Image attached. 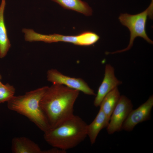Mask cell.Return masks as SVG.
Instances as JSON below:
<instances>
[{
  "mask_svg": "<svg viewBox=\"0 0 153 153\" xmlns=\"http://www.w3.org/2000/svg\"><path fill=\"white\" fill-rule=\"evenodd\" d=\"M79 91L62 85L48 87L40 102V106L54 129L71 117Z\"/></svg>",
  "mask_w": 153,
  "mask_h": 153,
  "instance_id": "6da1fadb",
  "label": "cell"
},
{
  "mask_svg": "<svg viewBox=\"0 0 153 153\" xmlns=\"http://www.w3.org/2000/svg\"><path fill=\"white\" fill-rule=\"evenodd\" d=\"M86 123L74 115L56 127L44 133L45 140L53 147L66 151L83 141L87 136Z\"/></svg>",
  "mask_w": 153,
  "mask_h": 153,
  "instance_id": "7a4b0ae2",
  "label": "cell"
},
{
  "mask_svg": "<svg viewBox=\"0 0 153 153\" xmlns=\"http://www.w3.org/2000/svg\"><path fill=\"white\" fill-rule=\"evenodd\" d=\"M48 87L43 86L24 95L14 96L7 102V104L9 109L27 117L44 133L49 131L50 128L39 104Z\"/></svg>",
  "mask_w": 153,
  "mask_h": 153,
  "instance_id": "3957f363",
  "label": "cell"
},
{
  "mask_svg": "<svg viewBox=\"0 0 153 153\" xmlns=\"http://www.w3.org/2000/svg\"><path fill=\"white\" fill-rule=\"evenodd\" d=\"M153 0L149 7L144 11L135 15L127 13L121 14L118 19L121 24L128 28L130 31V39L128 47L125 49L112 52H106V54L120 53L130 49L132 47L135 39L138 37L143 38L150 44L153 42L146 34V27L148 17L153 19Z\"/></svg>",
  "mask_w": 153,
  "mask_h": 153,
  "instance_id": "277c9868",
  "label": "cell"
},
{
  "mask_svg": "<svg viewBox=\"0 0 153 153\" xmlns=\"http://www.w3.org/2000/svg\"><path fill=\"white\" fill-rule=\"evenodd\" d=\"M22 32L24 33L25 39L29 42L42 41L50 43L64 42L84 46L86 41L85 35L82 32L74 36H65L57 34L45 35L35 32L33 29L24 28Z\"/></svg>",
  "mask_w": 153,
  "mask_h": 153,
  "instance_id": "5b68a950",
  "label": "cell"
},
{
  "mask_svg": "<svg viewBox=\"0 0 153 153\" xmlns=\"http://www.w3.org/2000/svg\"><path fill=\"white\" fill-rule=\"evenodd\" d=\"M131 101L126 96H121L117 105L110 116L107 130L109 134L119 131L122 129V125L133 109Z\"/></svg>",
  "mask_w": 153,
  "mask_h": 153,
  "instance_id": "8992f818",
  "label": "cell"
},
{
  "mask_svg": "<svg viewBox=\"0 0 153 153\" xmlns=\"http://www.w3.org/2000/svg\"><path fill=\"white\" fill-rule=\"evenodd\" d=\"M47 77L48 80L53 84L63 85L87 95H96L94 91L82 78L71 77L53 69L47 71Z\"/></svg>",
  "mask_w": 153,
  "mask_h": 153,
  "instance_id": "52a82bcc",
  "label": "cell"
},
{
  "mask_svg": "<svg viewBox=\"0 0 153 153\" xmlns=\"http://www.w3.org/2000/svg\"><path fill=\"white\" fill-rule=\"evenodd\" d=\"M153 106V96L152 95L137 108L131 110L124 122L122 129L128 131H131L138 124L150 120Z\"/></svg>",
  "mask_w": 153,
  "mask_h": 153,
  "instance_id": "ba28073f",
  "label": "cell"
},
{
  "mask_svg": "<svg viewBox=\"0 0 153 153\" xmlns=\"http://www.w3.org/2000/svg\"><path fill=\"white\" fill-rule=\"evenodd\" d=\"M114 70V68L110 65H106L104 77L94 101V105L95 107L99 106L105 96L122 84V82L115 76Z\"/></svg>",
  "mask_w": 153,
  "mask_h": 153,
  "instance_id": "9c48e42d",
  "label": "cell"
},
{
  "mask_svg": "<svg viewBox=\"0 0 153 153\" xmlns=\"http://www.w3.org/2000/svg\"><path fill=\"white\" fill-rule=\"evenodd\" d=\"M110 120L103 112L100 108L97 115L94 120L89 125H87V135L89 138L91 143L93 144L101 130L107 127Z\"/></svg>",
  "mask_w": 153,
  "mask_h": 153,
  "instance_id": "30bf717a",
  "label": "cell"
},
{
  "mask_svg": "<svg viewBox=\"0 0 153 153\" xmlns=\"http://www.w3.org/2000/svg\"><path fill=\"white\" fill-rule=\"evenodd\" d=\"M11 150L14 153H42L43 151L37 144L24 137L12 139Z\"/></svg>",
  "mask_w": 153,
  "mask_h": 153,
  "instance_id": "8fae6325",
  "label": "cell"
},
{
  "mask_svg": "<svg viewBox=\"0 0 153 153\" xmlns=\"http://www.w3.org/2000/svg\"><path fill=\"white\" fill-rule=\"evenodd\" d=\"M6 5L5 0H2L0 5V58H2L7 54L11 47L5 22L4 12Z\"/></svg>",
  "mask_w": 153,
  "mask_h": 153,
  "instance_id": "7c38bea8",
  "label": "cell"
},
{
  "mask_svg": "<svg viewBox=\"0 0 153 153\" xmlns=\"http://www.w3.org/2000/svg\"><path fill=\"white\" fill-rule=\"evenodd\" d=\"M121 96L116 87L108 93L100 105L101 108L109 119L120 99Z\"/></svg>",
  "mask_w": 153,
  "mask_h": 153,
  "instance_id": "4fadbf2b",
  "label": "cell"
},
{
  "mask_svg": "<svg viewBox=\"0 0 153 153\" xmlns=\"http://www.w3.org/2000/svg\"><path fill=\"white\" fill-rule=\"evenodd\" d=\"M65 9L71 10L86 16L92 14V10L88 4L81 0H51Z\"/></svg>",
  "mask_w": 153,
  "mask_h": 153,
  "instance_id": "5bb4252c",
  "label": "cell"
},
{
  "mask_svg": "<svg viewBox=\"0 0 153 153\" xmlns=\"http://www.w3.org/2000/svg\"><path fill=\"white\" fill-rule=\"evenodd\" d=\"M15 89L8 83L0 85V103L8 102L14 96Z\"/></svg>",
  "mask_w": 153,
  "mask_h": 153,
  "instance_id": "9a60e30c",
  "label": "cell"
},
{
  "mask_svg": "<svg viewBox=\"0 0 153 153\" xmlns=\"http://www.w3.org/2000/svg\"><path fill=\"white\" fill-rule=\"evenodd\" d=\"M66 152V151L54 147L50 149L43 150L42 153H65Z\"/></svg>",
  "mask_w": 153,
  "mask_h": 153,
  "instance_id": "2e32d148",
  "label": "cell"
},
{
  "mask_svg": "<svg viewBox=\"0 0 153 153\" xmlns=\"http://www.w3.org/2000/svg\"><path fill=\"white\" fill-rule=\"evenodd\" d=\"M1 79H2V76L0 74V85L2 84V83L1 81Z\"/></svg>",
  "mask_w": 153,
  "mask_h": 153,
  "instance_id": "e0dca14e",
  "label": "cell"
}]
</instances>
